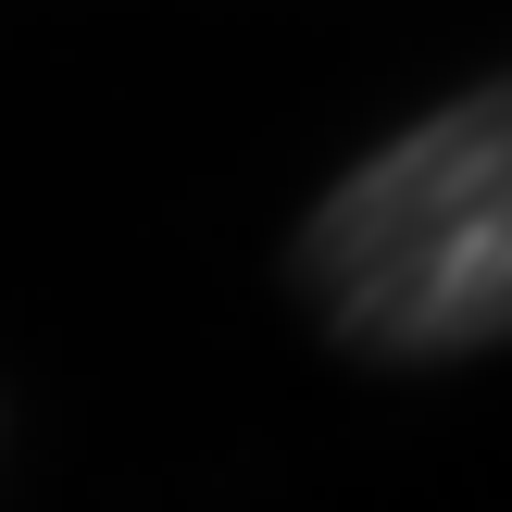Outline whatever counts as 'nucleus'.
Returning <instances> with one entry per match:
<instances>
[{
    "instance_id": "nucleus-1",
    "label": "nucleus",
    "mask_w": 512,
    "mask_h": 512,
    "mask_svg": "<svg viewBox=\"0 0 512 512\" xmlns=\"http://www.w3.org/2000/svg\"><path fill=\"white\" fill-rule=\"evenodd\" d=\"M300 288L350 350L512 338V75L438 100L313 200Z\"/></svg>"
}]
</instances>
